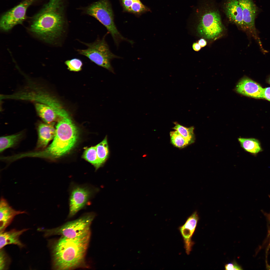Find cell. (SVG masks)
Masks as SVG:
<instances>
[{"mask_svg": "<svg viewBox=\"0 0 270 270\" xmlns=\"http://www.w3.org/2000/svg\"><path fill=\"white\" fill-rule=\"evenodd\" d=\"M268 82H269V84H270V78H269V79H268Z\"/></svg>", "mask_w": 270, "mask_h": 270, "instance_id": "1f68e13d", "label": "cell"}, {"mask_svg": "<svg viewBox=\"0 0 270 270\" xmlns=\"http://www.w3.org/2000/svg\"><path fill=\"white\" fill-rule=\"evenodd\" d=\"M83 157L86 160L93 164L96 170L99 168L96 146L87 148L85 150Z\"/></svg>", "mask_w": 270, "mask_h": 270, "instance_id": "cb8c5ba5", "label": "cell"}, {"mask_svg": "<svg viewBox=\"0 0 270 270\" xmlns=\"http://www.w3.org/2000/svg\"><path fill=\"white\" fill-rule=\"evenodd\" d=\"M124 10L128 12L140 14L147 10L140 0H121Z\"/></svg>", "mask_w": 270, "mask_h": 270, "instance_id": "d6986e66", "label": "cell"}, {"mask_svg": "<svg viewBox=\"0 0 270 270\" xmlns=\"http://www.w3.org/2000/svg\"><path fill=\"white\" fill-rule=\"evenodd\" d=\"M174 123L175 126L172 129L178 132L190 144L194 142L195 138L194 126L187 128L180 125L176 122H174Z\"/></svg>", "mask_w": 270, "mask_h": 270, "instance_id": "44dd1931", "label": "cell"}, {"mask_svg": "<svg viewBox=\"0 0 270 270\" xmlns=\"http://www.w3.org/2000/svg\"><path fill=\"white\" fill-rule=\"evenodd\" d=\"M238 0L242 9L245 30L250 32L262 46L255 26V19L258 10L257 6L252 0Z\"/></svg>", "mask_w": 270, "mask_h": 270, "instance_id": "30bf717a", "label": "cell"}, {"mask_svg": "<svg viewBox=\"0 0 270 270\" xmlns=\"http://www.w3.org/2000/svg\"><path fill=\"white\" fill-rule=\"evenodd\" d=\"M95 216L94 213H88L58 227L50 229L38 228V230L44 233L46 237L60 235L70 238L77 237L90 232V226Z\"/></svg>", "mask_w": 270, "mask_h": 270, "instance_id": "5b68a950", "label": "cell"}, {"mask_svg": "<svg viewBox=\"0 0 270 270\" xmlns=\"http://www.w3.org/2000/svg\"><path fill=\"white\" fill-rule=\"evenodd\" d=\"M84 12L92 16L104 26L110 33L116 45L125 41L131 44L134 42L124 37L119 32L115 24L112 10L108 0H99L86 7Z\"/></svg>", "mask_w": 270, "mask_h": 270, "instance_id": "277c9868", "label": "cell"}, {"mask_svg": "<svg viewBox=\"0 0 270 270\" xmlns=\"http://www.w3.org/2000/svg\"><path fill=\"white\" fill-rule=\"evenodd\" d=\"M198 43L201 47H203L206 46L207 42L203 38H201L198 41Z\"/></svg>", "mask_w": 270, "mask_h": 270, "instance_id": "f546056e", "label": "cell"}, {"mask_svg": "<svg viewBox=\"0 0 270 270\" xmlns=\"http://www.w3.org/2000/svg\"><path fill=\"white\" fill-rule=\"evenodd\" d=\"M238 140L242 147L251 154H256L262 150L260 141L256 138H240Z\"/></svg>", "mask_w": 270, "mask_h": 270, "instance_id": "ac0fdd59", "label": "cell"}, {"mask_svg": "<svg viewBox=\"0 0 270 270\" xmlns=\"http://www.w3.org/2000/svg\"><path fill=\"white\" fill-rule=\"evenodd\" d=\"M66 0H49L31 18L30 27L45 37H52L63 33L66 24Z\"/></svg>", "mask_w": 270, "mask_h": 270, "instance_id": "7a4b0ae2", "label": "cell"}, {"mask_svg": "<svg viewBox=\"0 0 270 270\" xmlns=\"http://www.w3.org/2000/svg\"><path fill=\"white\" fill-rule=\"evenodd\" d=\"M88 47L86 49L78 50L79 53L88 58L98 65L115 74L111 62L114 58H120L113 54L105 39V36L91 43H86Z\"/></svg>", "mask_w": 270, "mask_h": 270, "instance_id": "8992f818", "label": "cell"}, {"mask_svg": "<svg viewBox=\"0 0 270 270\" xmlns=\"http://www.w3.org/2000/svg\"><path fill=\"white\" fill-rule=\"evenodd\" d=\"M198 34L208 39L218 36L223 30L220 16L218 10L208 9L201 16L197 28Z\"/></svg>", "mask_w": 270, "mask_h": 270, "instance_id": "52a82bcc", "label": "cell"}, {"mask_svg": "<svg viewBox=\"0 0 270 270\" xmlns=\"http://www.w3.org/2000/svg\"><path fill=\"white\" fill-rule=\"evenodd\" d=\"M10 262V258L6 254L3 248L0 249V270H3L7 269Z\"/></svg>", "mask_w": 270, "mask_h": 270, "instance_id": "484cf974", "label": "cell"}, {"mask_svg": "<svg viewBox=\"0 0 270 270\" xmlns=\"http://www.w3.org/2000/svg\"><path fill=\"white\" fill-rule=\"evenodd\" d=\"M100 168L105 162L108 156L109 151L106 138L96 146Z\"/></svg>", "mask_w": 270, "mask_h": 270, "instance_id": "7402d4cb", "label": "cell"}, {"mask_svg": "<svg viewBox=\"0 0 270 270\" xmlns=\"http://www.w3.org/2000/svg\"><path fill=\"white\" fill-rule=\"evenodd\" d=\"M35 106L37 112L45 123L49 124L62 118L54 108L45 104L36 103Z\"/></svg>", "mask_w": 270, "mask_h": 270, "instance_id": "e0dca14e", "label": "cell"}, {"mask_svg": "<svg viewBox=\"0 0 270 270\" xmlns=\"http://www.w3.org/2000/svg\"><path fill=\"white\" fill-rule=\"evenodd\" d=\"M268 220L269 221V222L270 224V213L268 214Z\"/></svg>", "mask_w": 270, "mask_h": 270, "instance_id": "4dcf8cb0", "label": "cell"}, {"mask_svg": "<svg viewBox=\"0 0 270 270\" xmlns=\"http://www.w3.org/2000/svg\"><path fill=\"white\" fill-rule=\"evenodd\" d=\"M226 14L231 22L245 30L242 10L238 0H228L224 5Z\"/></svg>", "mask_w": 270, "mask_h": 270, "instance_id": "5bb4252c", "label": "cell"}, {"mask_svg": "<svg viewBox=\"0 0 270 270\" xmlns=\"http://www.w3.org/2000/svg\"><path fill=\"white\" fill-rule=\"evenodd\" d=\"M170 136L172 144L178 148H183L190 144L189 142L177 130L170 132Z\"/></svg>", "mask_w": 270, "mask_h": 270, "instance_id": "603a6c76", "label": "cell"}, {"mask_svg": "<svg viewBox=\"0 0 270 270\" xmlns=\"http://www.w3.org/2000/svg\"><path fill=\"white\" fill-rule=\"evenodd\" d=\"M21 133L2 136L0 138V152H2L6 149L14 146L22 138Z\"/></svg>", "mask_w": 270, "mask_h": 270, "instance_id": "ffe728a7", "label": "cell"}, {"mask_svg": "<svg viewBox=\"0 0 270 270\" xmlns=\"http://www.w3.org/2000/svg\"><path fill=\"white\" fill-rule=\"evenodd\" d=\"M40 0H23L17 5L3 14L0 17V27L8 31L15 26L22 24L26 18L28 8Z\"/></svg>", "mask_w": 270, "mask_h": 270, "instance_id": "ba28073f", "label": "cell"}, {"mask_svg": "<svg viewBox=\"0 0 270 270\" xmlns=\"http://www.w3.org/2000/svg\"><path fill=\"white\" fill-rule=\"evenodd\" d=\"M226 270H242L241 267L236 262L230 263L226 264L225 266Z\"/></svg>", "mask_w": 270, "mask_h": 270, "instance_id": "4316f807", "label": "cell"}, {"mask_svg": "<svg viewBox=\"0 0 270 270\" xmlns=\"http://www.w3.org/2000/svg\"><path fill=\"white\" fill-rule=\"evenodd\" d=\"M28 230V228H24L17 230L14 229L8 231L0 232V249L3 248L7 245L10 244L16 245L20 248H22L24 245L20 240V237L24 232Z\"/></svg>", "mask_w": 270, "mask_h": 270, "instance_id": "2e32d148", "label": "cell"}, {"mask_svg": "<svg viewBox=\"0 0 270 270\" xmlns=\"http://www.w3.org/2000/svg\"><path fill=\"white\" fill-rule=\"evenodd\" d=\"M90 232L73 238L62 236L51 245L53 268L68 270L86 266Z\"/></svg>", "mask_w": 270, "mask_h": 270, "instance_id": "6da1fadb", "label": "cell"}, {"mask_svg": "<svg viewBox=\"0 0 270 270\" xmlns=\"http://www.w3.org/2000/svg\"><path fill=\"white\" fill-rule=\"evenodd\" d=\"M97 190L95 188L88 185H72L70 191L68 217L73 216L82 209Z\"/></svg>", "mask_w": 270, "mask_h": 270, "instance_id": "9c48e42d", "label": "cell"}, {"mask_svg": "<svg viewBox=\"0 0 270 270\" xmlns=\"http://www.w3.org/2000/svg\"><path fill=\"white\" fill-rule=\"evenodd\" d=\"M56 128L55 136L48 147L41 151L23 153L22 157L54 159L70 152L78 140V128L69 116L59 120Z\"/></svg>", "mask_w": 270, "mask_h": 270, "instance_id": "3957f363", "label": "cell"}, {"mask_svg": "<svg viewBox=\"0 0 270 270\" xmlns=\"http://www.w3.org/2000/svg\"><path fill=\"white\" fill-rule=\"evenodd\" d=\"M26 213L24 211L17 210L13 209L5 199L1 198L0 202V232L4 231L16 216Z\"/></svg>", "mask_w": 270, "mask_h": 270, "instance_id": "4fadbf2b", "label": "cell"}, {"mask_svg": "<svg viewBox=\"0 0 270 270\" xmlns=\"http://www.w3.org/2000/svg\"><path fill=\"white\" fill-rule=\"evenodd\" d=\"M264 98L270 101V87L264 88Z\"/></svg>", "mask_w": 270, "mask_h": 270, "instance_id": "83f0119b", "label": "cell"}, {"mask_svg": "<svg viewBox=\"0 0 270 270\" xmlns=\"http://www.w3.org/2000/svg\"><path fill=\"white\" fill-rule=\"evenodd\" d=\"M236 90L247 96L256 98H264V88L248 78H244L239 82L236 86Z\"/></svg>", "mask_w": 270, "mask_h": 270, "instance_id": "7c38bea8", "label": "cell"}, {"mask_svg": "<svg viewBox=\"0 0 270 270\" xmlns=\"http://www.w3.org/2000/svg\"><path fill=\"white\" fill-rule=\"evenodd\" d=\"M199 219L198 213L194 212L188 218L184 224L180 226L179 228L183 239L184 248L188 254H190L194 244L192 238Z\"/></svg>", "mask_w": 270, "mask_h": 270, "instance_id": "8fae6325", "label": "cell"}, {"mask_svg": "<svg viewBox=\"0 0 270 270\" xmlns=\"http://www.w3.org/2000/svg\"><path fill=\"white\" fill-rule=\"evenodd\" d=\"M64 63L68 67V69L70 71L74 72L80 70L83 64L82 61L77 58L67 60Z\"/></svg>", "mask_w": 270, "mask_h": 270, "instance_id": "d4e9b609", "label": "cell"}, {"mask_svg": "<svg viewBox=\"0 0 270 270\" xmlns=\"http://www.w3.org/2000/svg\"><path fill=\"white\" fill-rule=\"evenodd\" d=\"M37 130L38 137L36 148L38 149H43L55 136L56 128L54 127V123H40L38 126Z\"/></svg>", "mask_w": 270, "mask_h": 270, "instance_id": "9a60e30c", "label": "cell"}, {"mask_svg": "<svg viewBox=\"0 0 270 270\" xmlns=\"http://www.w3.org/2000/svg\"><path fill=\"white\" fill-rule=\"evenodd\" d=\"M193 50L196 51H198L201 49V47L198 42H194L192 45Z\"/></svg>", "mask_w": 270, "mask_h": 270, "instance_id": "f1b7e54d", "label": "cell"}]
</instances>
